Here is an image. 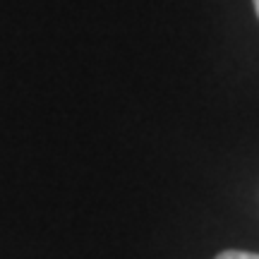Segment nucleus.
Returning a JSON list of instances; mask_svg holds the SVG:
<instances>
[{"label":"nucleus","mask_w":259,"mask_h":259,"mask_svg":"<svg viewBox=\"0 0 259 259\" xmlns=\"http://www.w3.org/2000/svg\"><path fill=\"white\" fill-rule=\"evenodd\" d=\"M254 10H257V15H259V0H254Z\"/></svg>","instance_id":"obj_2"},{"label":"nucleus","mask_w":259,"mask_h":259,"mask_svg":"<svg viewBox=\"0 0 259 259\" xmlns=\"http://www.w3.org/2000/svg\"><path fill=\"white\" fill-rule=\"evenodd\" d=\"M216 259H259V254H252V252H240V250H228V252H221Z\"/></svg>","instance_id":"obj_1"}]
</instances>
